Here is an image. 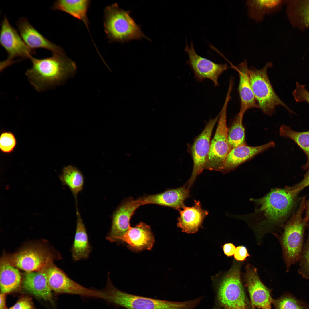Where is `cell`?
<instances>
[{
    "label": "cell",
    "mask_w": 309,
    "mask_h": 309,
    "mask_svg": "<svg viewBox=\"0 0 309 309\" xmlns=\"http://www.w3.org/2000/svg\"><path fill=\"white\" fill-rule=\"evenodd\" d=\"M227 93L221 111L214 136L210 145L205 169L223 172L226 157L232 148L228 138L227 124V105L231 97Z\"/></svg>",
    "instance_id": "obj_8"
},
{
    "label": "cell",
    "mask_w": 309,
    "mask_h": 309,
    "mask_svg": "<svg viewBox=\"0 0 309 309\" xmlns=\"http://www.w3.org/2000/svg\"><path fill=\"white\" fill-rule=\"evenodd\" d=\"M142 203L139 198H130L123 202L115 210L112 217V223L110 232L106 237L112 242L124 235L130 226V221L135 210Z\"/></svg>",
    "instance_id": "obj_14"
},
{
    "label": "cell",
    "mask_w": 309,
    "mask_h": 309,
    "mask_svg": "<svg viewBox=\"0 0 309 309\" xmlns=\"http://www.w3.org/2000/svg\"><path fill=\"white\" fill-rule=\"evenodd\" d=\"M185 50L189 59L187 64L193 71L195 78L199 82L206 79L210 80L215 86L219 85L218 78L228 68L226 64H219L201 56L196 52L192 42L189 46L186 41Z\"/></svg>",
    "instance_id": "obj_10"
},
{
    "label": "cell",
    "mask_w": 309,
    "mask_h": 309,
    "mask_svg": "<svg viewBox=\"0 0 309 309\" xmlns=\"http://www.w3.org/2000/svg\"><path fill=\"white\" fill-rule=\"evenodd\" d=\"M23 287L37 297L46 300L52 299V290L44 270L27 272L24 278Z\"/></svg>",
    "instance_id": "obj_22"
},
{
    "label": "cell",
    "mask_w": 309,
    "mask_h": 309,
    "mask_svg": "<svg viewBox=\"0 0 309 309\" xmlns=\"http://www.w3.org/2000/svg\"><path fill=\"white\" fill-rule=\"evenodd\" d=\"M305 197H302L299 209L284 226L280 238L287 272L291 266L299 261L303 248L304 233L308 222L306 217H302L306 207Z\"/></svg>",
    "instance_id": "obj_5"
},
{
    "label": "cell",
    "mask_w": 309,
    "mask_h": 309,
    "mask_svg": "<svg viewBox=\"0 0 309 309\" xmlns=\"http://www.w3.org/2000/svg\"><path fill=\"white\" fill-rule=\"evenodd\" d=\"M246 268L244 279L251 305L258 309H272L271 290L261 281L255 268L248 264Z\"/></svg>",
    "instance_id": "obj_13"
},
{
    "label": "cell",
    "mask_w": 309,
    "mask_h": 309,
    "mask_svg": "<svg viewBox=\"0 0 309 309\" xmlns=\"http://www.w3.org/2000/svg\"><path fill=\"white\" fill-rule=\"evenodd\" d=\"M240 266L239 264H234L224 276L213 281V309H251L241 280Z\"/></svg>",
    "instance_id": "obj_3"
},
{
    "label": "cell",
    "mask_w": 309,
    "mask_h": 309,
    "mask_svg": "<svg viewBox=\"0 0 309 309\" xmlns=\"http://www.w3.org/2000/svg\"><path fill=\"white\" fill-rule=\"evenodd\" d=\"M190 196L189 189L186 185L168 190L157 194L139 198L142 205L155 204L179 211L185 206L184 202Z\"/></svg>",
    "instance_id": "obj_18"
},
{
    "label": "cell",
    "mask_w": 309,
    "mask_h": 309,
    "mask_svg": "<svg viewBox=\"0 0 309 309\" xmlns=\"http://www.w3.org/2000/svg\"><path fill=\"white\" fill-rule=\"evenodd\" d=\"M77 216L75 234L71 249L72 257L77 261L88 258L92 250L85 225L79 213L78 206H76Z\"/></svg>",
    "instance_id": "obj_23"
},
{
    "label": "cell",
    "mask_w": 309,
    "mask_h": 309,
    "mask_svg": "<svg viewBox=\"0 0 309 309\" xmlns=\"http://www.w3.org/2000/svg\"><path fill=\"white\" fill-rule=\"evenodd\" d=\"M299 261L300 267L298 273L303 278L309 279V224L308 238L303 247Z\"/></svg>",
    "instance_id": "obj_31"
},
{
    "label": "cell",
    "mask_w": 309,
    "mask_h": 309,
    "mask_svg": "<svg viewBox=\"0 0 309 309\" xmlns=\"http://www.w3.org/2000/svg\"><path fill=\"white\" fill-rule=\"evenodd\" d=\"M220 113L215 118L211 119L201 133L196 139L192 148L193 162L192 173L185 184L189 189L192 186L197 177L205 169L209 152L210 138L213 129L217 121Z\"/></svg>",
    "instance_id": "obj_12"
},
{
    "label": "cell",
    "mask_w": 309,
    "mask_h": 309,
    "mask_svg": "<svg viewBox=\"0 0 309 309\" xmlns=\"http://www.w3.org/2000/svg\"><path fill=\"white\" fill-rule=\"evenodd\" d=\"M6 294L1 293L0 309H7L5 304Z\"/></svg>",
    "instance_id": "obj_39"
},
{
    "label": "cell",
    "mask_w": 309,
    "mask_h": 309,
    "mask_svg": "<svg viewBox=\"0 0 309 309\" xmlns=\"http://www.w3.org/2000/svg\"><path fill=\"white\" fill-rule=\"evenodd\" d=\"M306 204V217L307 218L308 221L309 223V200Z\"/></svg>",
    "instance_id": "obj_40"
},
{
    "label": "cell",
    "mask_w": 309,
    "mask_h": 309,
    "mask_svg": "<svg viewBox=\"0 0 309 309\" xmlns=\"http://www.w3.org/2000/svg\"><path fill=\"white\" fill-rule=\"evenodd\" d=\"M243 116L239 113L235 117L228 128V138L232 148L246 144L245 131L242 124Z\"/></svg>",
    "instance_id": "obj_29"
},
{
    "label": "cell",
    "mask_w": 309,
    "mask_h": 309,
    "mask_svg": "<svg viewBox=\"0 0 309 309\" xmlns=\"http://www.w3.org/2000/svg\"><path fill=\"white\" fill-rule=\"evenodd\" d=\"M18 32L21 37L31 49H44L51 52L52 54L64 52L60 47L54 44L44 37L29 22L28 19L22 17L16 23Z\"/></svg>",
    "instance_id": "obj_16"
},
{
    "label": "cell",
    "mask_w": 309,
    "mask_h": 309,
    "mask_svg": "<svg viewBox=\"0 0 309 309\" xmlns=\"http://www.w3.org/2000/svg\"><path fill=\"white\" fill-rule=\"evenodd\" d=\"M251 309H257V308H255V307H253V306H251Z\"/></svg>",
    "instance_id": "obj_41"
},
{
    "label": "cell",
    "mask_w": 309,
    "mask_h": 309,
    "mask_svg": "<svg viewBox=\"0 0 309 309\" xmlns=\"http://www.w3.org/2000/svg\"><path fill=\"white\" fill-rule=\"evenodd\" d=\"M236 248L232 243L225 244L223 246L224 254L228 257L232 256L235 253Z\"/></svg>",
    "instance_id": "obj_38"
},
{
    "label": "cell",
    "mask_w": 309,
    "mask_h": 309,
    "mask_svg": "<svg viewBox=\"0 0 309 309\" xmlns=\"http://www.w3.org/2000/svg\"><path fill=\"white\" fill-rule=\"evenodd\" d=\"M90 1L59 0L55 1L51 7L54 10L65 12L82 21L88 27L87 12Z\"/></svg>",
    "instance_id": "obj_24"
},
{
    "label": "cell",
    "mask_w": 309,
    "mask_h": 309,
    "mask_svg": "<svg viewBox=\"0 0 309 309\" xmlns=\"http://www.w3.org/2000/svg\"><path fill=\"white\" fill-rule=\"evenodd\" d=\"M118 241L126 243L130 249L137 251L151 250L154 242L150 226L142 222L134 227L130 226L126 232L118 238L116 241Z\"/></svg>",
    "instance_id": "obj_17"
},
{
    "label": "cell",
    "mask_w": 309,
    "mask_h": 309,
    "mask_svg": "<svg viewBox=\"0 0 309 309\" xmlns=\"http://www.w3.org/2000/svg\"><path fill=\"white\" fill-rule=\"evenodd\" d=\"M300 13L303 23L306 26H309V1H306L301 7Z\"/></svg>",
    "instance_id": "obj_37"
},
{
    "label": "cell",
    "mask_w": 309,
    "mask_h": 309,
    "mask_svg": "<svg viewBox=\"0 0 309 309\" xmlns=\"http://www.w3.org/2000/svg\"><path fill=\"white\" fill-rule=\"evenodd\" d=\"M230 64L231 66L238 72L239 75L238 90L241 104L239 114L243 117L245 113L249 109L259 107L250 84L249 69L246 60H244L236 66Z\"/></svg>",
    "instance_id": "obj_19"
},
{
    "label": "cell",
    "mask_w": 309,
    "mask_h": 309,
    "mask_svg": "<svg viewBox=\"0 0 309 309\" xmlns=\"http://www.w3.org/2000/svg\"><path fill=\"white\" fill-rule=\"evenodd\" d=\"M234 257L237 261H243L245 260L250 255L245 247L240 246L237 247L234 254Z\"/></svg>",
    "instance_id": "obj_36"
},
{
    "label": "cell",
    "mask_w": 309,
    "mask_h": 309,
    "mask_svg": "<svg viewBox=\"0 0 309 309\" xmlns=\"http://www.w3.org/2000/svg\"><path fill=\"white\" fill-rule=\"evenodd\" d=\"M274 146V142L272 141L258 146H250L245 144L234 147L226 157L223 172L226 173L234 170L239 165L256 155Z\"/></svg>",
    "instance_id": "obj_20"
},
{
    "label": "cell",
    "mask_w": 309,
    "mask_h": 309,
    "mask_svg": "<svg viewBox=\"0 0 309 309\" xmlns=\"http://www.w3.org/2000/svg\"><path fill=\"white\" fill-rule=\"evenodd\" d=\"M60 178L62 184L69 188L74 196L75 202H77V195L82 190L84 183L81 172L76 167L69 165L63 169Z\"/></svg>",
    "instance_id": "obj_27"
},
{
    "label": "cell",
    "mask_w": 309,
    "mask_h": 309,
    "mask_svg": "<svg viewBox=\"0 0 309 309\" xmlns=\"http://www.w3.org/2000/svg\"><path fill=\"white\" fill-rule=\"evenodd\" d=\"M272 66V63L268 62L261 69L251 67L249 70L250 84L259 108L269 116L272 115L277 106H282L289 110L277 95L270 82L267 70Z\"/></svg>",
    "instance_id": "obj_7"
},
{
    "label": "cell",
    "mask_w": 309,
    "mask_h": 309,
    "mask_svg": "<svg viewBox=\"0 0 309 309\" xmlns=\"http://www.w3.org/2000/svg\"><path fill=\"white\" fill-rule=\"evenodd\" d=\"M298 193L289 187L272 189L266 195L258 199L251 198L255 206V211L234 217L256 221L260 227H268L278 225L284 220L292 209Z\"/></svg>",
    "instance_id": "obj_1"
},
{
    "label": "cell",
    "mask_w": 309,
    "mask_h": 309,
    "mask_svg": "<svg viewBox=\"0 0 309 309\" xmlns=\"http://www.w3.org/2000/svg\"><path fill=\"white\" fill-rule=\"evenodd\" d=\"M292 94L295 101L297 102H306L309 104V92L304 85L296 83V87Z\"/></svg>",
    "instance_id": "obj_33"
},
{
    "label": "cell",
    "mask_w": 309,
    "mask_h": 309,
    "mask_svg": "<svg viewBox=\"0 0 309 309\" xmlns=\"http://www.w3.org/2000/svg\"><path fill=\"white\" fill-rule=\"evenodd\" d=\"M21 276L18 270L8 262L3 261L0 267L1 293H10L19 286Z\"/></svg>",
    "instance_id": "obj_25"
},
{
    "label": "cell",
    "mask_w": 309,
    "mask_h": 309,
    "mask_svg": "<svg viewBox=\"0 0 309 309\" xmlns=\"http://www.w3.org/2000/svg\"><path fill=\"white\" fill-rule=\"evenodd\" d=\"M0 44L6 51L8 57L1 62L0 71L17 62L31 59L36 54L25 42L19 32L5 16L1 24Z\"/></svg>",
    "instance_id": "obj_9"
},
{
    "label": "cell",
    "mask_w": 309,
    "mask_h": 309,
    "mask_svg": "<svg viewBox=\"0 0 309 309\" xmlns=\"http://www.w3.org/2000/svg\"><path fill=\"white\" fill-rule=\"evenodd\" d=\"M130 11L119 8L117 3L106 8L104 26L110 41L124 42L142 38H147L130 16Z\"/></svg>",
    "instance_id": "obj_6"
},
{
    "label": "cell",
    "mask_w": 309,
    "mask_h": 309,
    "mask_svg": "<svg viewBox=\"0 0 309 309\" xmlns=\"http://www.w3.org/2000/svg\"><path fill=\"white\" fill-rule=\"evenodd\" d=\"M104 299L127 309H195L199 304L197 299L175 302L138 296L116 288L108 278L105 288L101 290Z\"/></svg>",
    "instance_id": "obj_4"
},
{
    "label": "cell",
    "mask_w": 309,
    "mask_h": 309,
    "mask_svg": "<svg viewBox=\"0 0 309 309\" xmlns=\"http://www.w3.org/2000/svg\"><path fill=\"white\" fill-rule=\"evenodd\" d=\"M11 259L13 266L28 272L37 271L44 268L50 262L51 258L45 250L31 247L20 250L14 255Z\"/></svg>",
    "instance_id": "obj_15"
},
{
    "label": "cell",
    "mask_w": 309,
    "mask_h": 309,
    "mask_svg": "<svg viewBox=\"0 0 309 309\" xmlns=\"http://www.w3.org/2000/svg\"><path fill=\"white\" fill-rule=\"evenodd\" d=\"M309 186V170L302 181L296 185L289 187L291 190L299 193L304 188Z\"/></svg>",
    "instance_id": "obj_35"
},
{
    "label": "cell",
    "mask_w": 309,
    "mask_h": 309,
    "mask_svg": "<svg viewBox=\"0 0 309 309\" xmlns=\"http://www.w3.org/2000/svg\"><path fill=\"white\" fill-rule=\"evenodd\" d=\"M16 142L13 134L10 132H4L0 138V148L3 152L8 153L12 152L15 148Z\"/></svg>",
    "instance_id": "obj_32"
},
{
    "label": "cell",
    "mask_w": 309,
    "mask_h": 309,
    "mask_svg": "<svg viewBox=\"0 0 309 309\" xmlns=\"http://www.w3.org/2000/svg\"><path fill=\"white\" fill-rule=\"evenodd\" d=\"M272 305L274 309H309V305L288 292L273 298Z\"/></svg>",
    "instance_id": "obj_30"
},
{
    "label": "cell",
    "mask_w": 309,
    "mask_h": 309,
    "mask_svg": "<svg viewBox=\"0 0 309 309\" xmlns=\"http://www.w3.org/2000/svg\"><path fill=\"white\" fill-rule=\"evenodd\" d=\"M280 135L289 138L296 143L305 152L307 157L306 164L302 168L305 169L309 168V131L304 132L294 131L290 127L282 125L279 129Z\"/></svg>",
    "instance_id": "obj_28"
},
{
    "label": "cell",
    "mask_w": 309,
    "mask_h": 309,
    "mask_svg": "<svg viewBox=\"0 0 309 309\" xmlns=\"http://www.w3.org/2000/svg\"><path fill=\"white\" fill-rule=\"evenodd\" d=\"M282 2V1L279 0H247L246 5L248 15L254 21L261 22L263 20L265 15L275 12Z\"/></svg>",
    "instance_id": "obj_26"
},
{
    "label": "cell",
    "mask_w": 309,
    "mask_h": 309,
    "mask_svg": "<svg viewBox=\"0 0 309 309\" xmlns=\"http://www.w3.org/2000/svg\"><path fill=\"white\" fill-rule=\"evenodd\" d=\"M177 226L183 232L194 233L196 232L201 226L208 212L202 208L199 201L194 200V204L191 207L185 206L179 211Z\"/></svg>",
    "instance_id": "obj_21"
},
{
    "label": "cell",
    "mask_w": 309,
    "mask_h": 309,
    "mask_svg": "<svg viewBox=\"0 0 309 309\" xmlns=\"http://www.w3.org/2000/svg\"><path fill=\"white\" fill-rule=\"evenodd\" d=\"M9 309H35L31 299L27 297L20 298Z\"/></svg>",
    "instance_id": "obj_34"
},
{
    "label": "cell",
    "mask_w": 309,
    "mask_h": 309,
    "mask_svg": "<svg viewBox=\"0 0 309 309\" xmlns=\"http://www.w3.org/2000/svg\"><path fill=\"white\" fill-rule=\"evenodd\" d=\"M30 60L32 66L25 74L31 85L39 92L59 85L74 74L76 68L75 63L64 51L43 58L33 57Z\"/></svg>",
    "instance_id": "obj_2"
},
{
    "label": "cell",
    "mask_w": 309,
    "mask_h": 309,
    "mask_svg": "<svg viewBox=\"0 0 309 309\" xmlns=\"http://www.w3.org/2000/svg\"><path fill=\"white\" fill-rule=\"evenodd\" d=\"M52 290L59 294L79 295L90 298H102L99 290L86 288L70 278L64 272L55 266L49 267L44 270Z\"/></svg>",
    "instance_id": "obj_11"
}]
</instances>
